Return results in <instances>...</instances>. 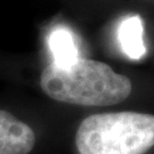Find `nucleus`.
Segmentation results:
<instances>
[{"mask_svg":"<svg viewBox=\"0 0 154 154\" xmlns=\"http://www.w3.org/2000/svg\"><path fill=\"white\" fill-rule=\"evenodd\" d=\"M40 86L50 98L81 106H110L131 94V81L103 62L79 58L69 67L53 63L41 73Z\"/></svg>","mask_w":154,"mask_h":154,"instance_id":"nucleus-1","label":"nucleus"},{"mask_svg":"<svg viewBox=\"0 0 154 154\" xmlns=\"http://www.w3.org/2000/svg\"><path fill=\"white\" fill-rule=\"evenodd\" d=\"M154 144V116L111 112L83 119L75 135L80 154H145Z\"/></svg>","mask_w":154,"mask_h":154,"instance_id":"nucleus-2","label":"nucleus"},{"mask_svg":"<svg viewBox=\"0 0 154 154\" xmlns=\"http://www.w3.org/2000/svg\"><path fill=\"white\" fill-rule=\"evenodd\" d=\"M35 144L32 128L0 110V154H29Z\"/></svg>","mask_w":154,"mask_h":154,"instance_id":"nucleus-3","label":"nucleus"},{"mask_svg":"<svg viewBox=\"0 0 154 154\" xmlns=\"http://www.w3.org/2000/svg\"><path fill=\"white\" fill-rule=\"evenodd\" d=\"M118 39L123 53L129 58L137 61L145 55L143 21L138 15L128 16L122 21L118 30Z\"/></svg>","mask_w":154,"mask_h":154,"instance_id":"nucleus-4","label":"nucleus"},{"mask_svg":"<svg viewBox=\"0 0 154 154\" xmlns=\"http://www.w3.org/2000/svg\"><path fill=\"white\" fill-rule=\"evenodd\" d=\"M48 47L54 57V65L65 69L79 60L78 47L72 32L60 26L53 30L48 35Z\"/></svg>","mask_w":154,"mask_h":154,"instance_id":"nucleus-5","label":"nucleus"}]
</instances>
